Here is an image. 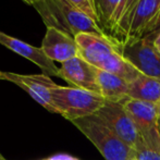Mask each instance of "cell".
Here are the masks:
<instances>
[{"instance_id": "603a6c76", "label": "cell", "mask_w": 160, "mask_h": 160, "mask_svg": "<svg viewBox=\"0 0 160 160\" xmlns=\"http://www.w3.org/2000/svg\"><path fill=\"white\" fill-rule=\"evenodd\" d=\"M0 160H6V159H4V157H3V156H2V155H1V154H0Z\"/></svg>"}, {"instance_id": "8992f818", "label": "cell", "mask_w": 160, "mask_h": 160, "mask_svg": "<svg viewBox=\"0 0 160 160\" xmlns=\"http://www.w3.org/2000/svg\"><path fill=\"white\" fill-rule=\"evenodd\" d=\"M138 135L149 147L160 152V119L158 105L128 98L123 101Z\"/></svg>"}, {"instance_id": "ffe728a7", "label": "cell", "mask_w": 160, "mask_h": 160, "mask_svg": "<svg viewBox=\"0 0 160 160\" xmlns=\"http://www.w3.org/2000/svg\"><path fill=\"white\" fill-rule=\"evenodd\" d=\"M154 44L156 47H160V34L156 36V38L154 39Z\"/></svg>"}, {"instance_id": "cb8c5ba5", "label": "cell", "mask_w": 160, "mask_h": 160, "mask_svg": "<svg viewBox=\"0 0 160 160\" xmlns=\"http://www.w3.org/2000/svg\"><path fill=\"white\" fill-rule=\"evenodd\" d=\"M0 80H2V72L0 71Z\"/></svg>"}, {"instance_id": "9c48e42d", "label": "cell", "mask_w": 160, "mask_h": 160, "mask_svg": "<svg viewBox=\"0 0 160 160\" xmlns=\"http://www.w3.org/2000/svg\"><path fill=\"white\" fill-rule=\"evenodd\" d=\"M96 70L95 67L78 56L61 63L58 78L67 81L72 85V87L85 89L100 95Z\"/></svg>"}, {"instance_id": "ba28073f", "label": "cell", "mask_w": 160, "mask_h": 160, "mask_svg": "<svg viewBox=\"0 0 160 160\" xmlns=\"http://www.w3.org/2000/svg\"><path fill=\"white\" fill-rule=\"evenodd\" d=\"M2 80L14 83L19 87L26 92L34 100L42 105L48 111L56 113L53 107L51 89L56 86V83L45 74H34V75H23L12 72H2Z\"/></svg>"}, {"instance_id": "7c38bea8", "label": "cell", "mask_w": 160, "mask_h": 160, "mask_svg": "<svg viewBox=\"0 0 160 160\" xmlns=\"http://www.w3.org/2000/svg\"><path fill=\"white\" fill-rule=\"evenodd\" d=\"M97 69V68H96ZM97 82L100 89V95L108 101L123 102L128 99V84L127 80L110 72L96 70Z\"/></svg>"}, {"instance_id": "5b68a950", "label": "cell", "mask_w": 160, "mask_h": 160, "mask_svg": "<svg viewBox=\"0 0 160 160\" xmlns=\"http://www.w3.org/2000/svg\"><path fill=\"white\" fill-rule=\"evenodd\" d=\"M119 51L139 73L160 80V52L155 44L146 38H128L118 42Z\"/></svg>"}, {"instance_id": "9a60e30c", "label": "cell", "mask_w": 160, "mask_h": 160, "mask_svg": "<svg viewBox=\"0 0 160 160\" xmlns=\"http://www.w3.org/2000/svg\"><path fill=\"white\" fill-rule=\"evenodd\" d=\"M122 0H93L96 14L98 18V24L103 30H112L113 20ZM105 31V30H103Z\"/></svg>"}, {"instance_id": "4fadbf2b", "label": "cell", "mask_w": 160, "mask_h": 160, "mask_svg": "<svg viewBox=\"0 0 160 160\" xmlns=\"http://www.w3.org/2000/svg\"><path fill=\"white\" fill-rule=\"evenodd\" d=\"M159 10L160 3L157 0H138L133 11L127 39L142 37L143 33L157 15Z\"/></svg>"}, {"instance_id": "e0dca14e", "label": "cell", "mask_w": 160, "mask_h": 160, "mask_svg": "<svg viewBox=\"0 0 160 160\" xmlns=\"http://www.w3.org/2000/svg\"><path fill=\"white\" fill-rule=\"evenodd\" d=\"M68 1H69L73 7L78 8V10L86 13L88 17H91L92 19H94L97 23H98V18H97L93 0H68Z\"/></svg>"}, {"instance_id": "d4e9b609", "label": "cell", "mask_w": 160, "mask_h": 160, "mask_svg": "<svg viewBox=\"0 0 160 160\" xmlns=\"http://www.w3.org/2000/svg\"><path fill=\"white\" fill-rule=\"evenodd\" d=\"M157 48H158V50H159V52H160V47H157Z\"/></svg>"}, {"instance_id": "4316f807", "label": "cell", "mask_w": 160, "mask_h": 160, "mask_svg": "<svg viewBox=\"0 0 160 160\" xmlns=\"http://www.w3.org/2000/svg\"><path fill=\"white\" fill-rule=\"evenodd\" d=\"M135 160H136V159H135Z\"/></svg>"}, {"instance_id": "2e32d148", "label": "cell", "mask_w": 160, "mask_h": 160, "mask_svg": "<svg viewBox=\"0 0 160 160\" xmlns=\"http://www.w3.org/2000/svg\"><path fill=\"white\" fill-rule=\"evenodd\" d=\"M133 149L135 152L136 160H160V152L149 147L141 137Z\"/></svg>"}, {"instance_id": "277c9868", "label": "cell", "mask_w": 160, "mask_h": 160, "mask_svg": "<svg viewBox=\"0 0 160 160\" xmlns=\"http://www.w3.org/2000/svg\"><path fill=\"white\" fill-rule=\"evenodd\" d=\"M56 113L61 114L69 121L96 114L105 103L101 95L76 87L56 85L51 89Z\"/></svg>"}, {"instance_id": "5bb4252c", "label": "cell", "mask_w": 160, "mask_h": 160, "mask_svg": "<svg viewBox=\"0 0 160 160\" xmlns=\"http://www.w3.org/2000/svg\"><path fill=\"white\" fill-rule=\"evenodd\" d=\"M128 97L147 102H160V80L141 74L128 84Z\"/></svg>"}, {"instance_id": "30bf717a", "label": "cell", "mask_w": 160, "mask_h": 160, "mask_svg": "<svg viewBox=\"0 0 160 160\" xmlns=\"http://www.w3.org/2000/svg\"><path fill=\"white\" fill-rule=\"evenodd\" d=\"M40 48L53 62L63 63L78 56V46L73 36L56 28H47Z\"/></svg>"}, {"instance_id": "8fae6325", "label": "cell", "mask_w": 160, "mask_h": 160, "mask_svg": "<svg viewBox=\"0 0 160 160\" xmlns=\"http://www.w3.org/2000/svg\"><path fill=\"white\" fill-rule=\"evenodd\" d=\"M0 44L3 45L10 50L14 51L15 53L22 56L25 59L32 61L42 71V74L47 76H58L59 68L56 67L55 62L50 60L42 48L31 46L23 40H20L6 33L0 32Z\"/></svg>"}, {"instance_id": "ac0fdd59", "label": "cell", "mask_w": 160, "mask_h": 160, "mask_svg": "<svg viewBox=\"0 0 160 160\" xmlns=\"http://www.w3.org/2000/svg\"><path fill=\"white\" fill-rule=\"evenodd\" d=\"M160 34V10L157 13L156 17L152 19V21L149 23V25L147 26V28L145 30V32L143 33L142 37L146 38V39L150 40L154 42V39L156 38V36Z\"/></svg>"}, {"instance_id": "44dd1931", "label": "cell", "mask_w": 160, "mask_h": 160, "mask_svg": "<svg viewBox=\"0 0 160 160\" xmlns=\"http://www.w3.org/2000/svg\"><path fill=\"white\" fill-rule=\"evenodd\" d=\"M25 3H28V4H31V6H34V4L36 3V2H38V1H40V0H23Z\"/></svg>"}, {"instance_id": "7a4b0ae2", "label": "cell", "mask_w": 160, "mask_h": 160, "mask_svg": "<svg viewBox=\"0 0 160 160\" xmlns=\"http://www.w3.org/2000/svg\"><path fill=\"white\" fill-rule=\"evenodd\" d=\"M33 7L47 28H56L73 37L81 33L109 36L95 20L73 7L68 0H40Z\"/></svg>"}, {"instance_id": "7402d4cb", "label": "cell", "mask_w": 160, "mask_h": 160, "mask_svg": "<svg viewBox=\"0 0 160 160\" xmlns=\"http://www.w3.org/2000/svg\"><path fill=\"white\" fill-rule=\"evenodd\" d=\"M158 113H159V119H160V102L158 103Z\"/></svg>"}, {"instance_id": "6da1fadb", "label": "cell", "mask_w": 160, "mask_h": 160, "mask_svg": "<svg viewBox=\"0 0 160 160\" xmlns=\"http://www.w3.org/2000/svg\"><path fill=\"white\" fill-rule=\"evenodd\" d=\"M74 39L78 46V56L97 69L121 76L128 83L142 74L123 58L118 42L110 36L81 33Z\"/></svg>"}, {"instance_id": "3957f363", "label": "cell", "mask_w": 160, "mask_h": 160, "mask_svg": "<svg viewBox=\"0 0 160 160\" xmlns=\"http://www.w3.org/2000/svg\"><path fill=\"white\" fill-rule=\"evenodd\" d=\"M106 160H135V152L122 142L96 114L72 121Z\"/></svg>"}, {"instance_id": "52a82bcc", "label": "cell", "mask_w": 160, "mask_h": 160, "mask_svg": "<svg viewBox=\"0 0 160 160\" xmlns=\"http://www.w3.org/2000/svg\"><path fill=\"white\" fill-rule=\"evenodd\" d=\"M96 116L101 119L119 138L130 147L134 148L139 138L138 132L130 114L125 110L123 102L106 100L103 106L97 111Z\"/></svg>"}, {"instance_id": "484cf974", "label": "cell", "mask_w": 160, "mask_h": 160, "mask_svg": "<svg viewBox=\"0 0 160 160\" xmlns=\"http://www.w3.org/2000/svg\"><path fill=\"white\" fill-rule=\"evenodd\" d=\"M157 1H158V2H159V3H160V0H157Z\"/></svg>"}, {"instance_id": "d6986e66", "label": "cell", "mask_w": 160, "mask_h": 160, "mask_svg": "<svg viewBox=\"0 0 160 160\" xmlns=\"http://www.w3.org/2000/svg\"><path fill=\"white\" fill-rule=\"evenodd\" d=\"M45 160H78L74 157L70 156V155H65V154H59V155H56V156H52L48 159H45Z\"/></svg>"}]
</instances>
